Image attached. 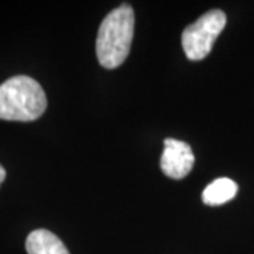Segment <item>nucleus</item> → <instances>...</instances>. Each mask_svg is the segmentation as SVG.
<instances>
[{
	"label": "nucleus",
	"mask_w": 254,
	"mask_h": 254,
	"mask_svg": "<svg viewBox=\"0 0 254 254\" xmlns=\"http://www.w3.org/2000/svg\"><path fill=\"white\" fill-rule=\"evenodd\" d=\"M134 33V11L119 6L103 18L96 38V55L102 66L115 69L126 61Z\"/></svg>",
	"instance_id": "1"
},
{
	"label": "nucleus",
	"mask_w": 254,
	"mask_h": 254,
	"mask_svg": "<svg viewBox=\"0 0 254 254\" xmlns=\"http://www.w3.org/2000/svg\"><path fill=\"white\" fill-rule=\"evenodd\" d=\"M46 109V92L36 79L27 75H17L0 85L1 120L33 122Z\"/></svg>",
	"instance_id": "2"
},
{
	"label": "nucleus",
	"mask_w": 254,
	"mask_h": 254,
	"mask_svg": "<svg viewBox=\"0 0 254 254\" xmlns=\"http://www.w3.org/2000/svg\"><path fill=\"white\" fill-rule=\"evenodd\" d=\"M226 26V14L222 10H210L200 16L182 33V47L190 61L208 57L219 34Z\"/></svg>",
	"instance_id": "3"
},
{
	"label": "nucleus",
	"mask_w": 254,
	"mask_h": 254,
	"mask_svg": "<svg viewBox=\"0 0 254 254\" xmlns=\"http://www.w3.org/2000/svg\"><path fill=\"white\" fill-rule=\"evenodd\" d=\"M193 164L195 157L190 144L175 138H167L164 141V151L160 165L167 177L181 180L190 173Z\"/></svg>",
	"instance_id": "4"
},
{
	"label": "nucleus",
	"mask_w": 254,
	"mask_h": 254,
	"mask_svg": "<svg viewBox=\"0 0 254 254\" xmlns=\"http://www.w3.org/2000/svg\"><path fill=\"white\" fill-rule=\"evenodd\" d=\"M26 250L28 254H69L58 236L46 229H37L28 235Z\"/></svg>",
	"instance_id": "5"
},
{
	"label": "nucleus",
	"mask_w": 254,
	"mask_h": 254,
	"mask_svg": "<svg viewBox=\"0 0 254 254\" xmlns=\"http://www.w3.org/2000/svg\"><path fill=\"white\" fill-rule=\"evenodd\" d=\"M236 193V182L230 178H218L205 188L202 193V200L209 206H219L233 199Z\"/></svg>",
	"instance_id": "6"
},
{
	"label": "nucleus",
	"mask_w": 254,
	"mask_h": 254,
	"mask_svg": "<svg viewBox=\"0 0 254 254\" xmlns=\"http://www.w3.org/2000/svg\"><path fill=\"white\" fill-rule=\"evenodd\" d=\"M6 180V170L0 165V185H1V182Z\"/></svg>",
	"instance_id": "7"
}]
</instances>
